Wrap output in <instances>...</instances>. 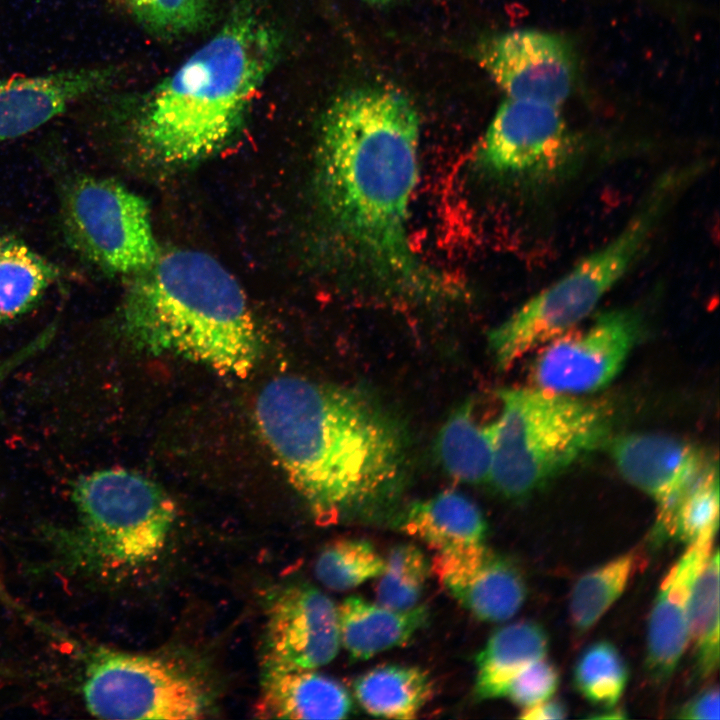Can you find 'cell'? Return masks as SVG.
<instances>
[{
	"mask_svg": "<svg viewBox=\"0 0 720 720\" xmlns=\"http://www.w3.org/2000/svg\"><path fill=\"white\" fill-rule=\"evenodd\" d=\"M119 69L83 66L30 76L0 77V144L24 136L73 104L107 91Z\"/></svg>",
	"mask_w": 720,
	"mask_h": 720,
	"instance_id": "15",
	"label": "cell"
},
{
	"mask_svg": "<svg viewBox=\"0 0 720 720\" xmlns=\"http://www.w3.org/2000/svg\"><path fill=\"white\" fill-rule=\"evenodd\" d=\"M558 685V669L542 658L526 666L508 683L504 697L523 709L551 698Z\"/></svg>",
	"mask_w": 720,
	"mask_h": 720,
	"instance_id": "32",
	"label": "cell"
},
{
	"mask_svg": "<svg viewBox=\"0 0 720 720\" xmlns=\"http://www.w3.org/2000/svg\"><path fill=\"white\" fill-rule=\"evenodd\" d=\"M353 690L363 709L373 716L413 719L430 700L433 684L419 667L391 664L360 675Z\"/></svg>",
	"mask_w": 720,
	"mask_h": 720,
	"instance_id": "24",
	"label": "cell"
},
{
	"mask_svg": "<svg viewBox=\"0 0 720 720\" xmlns=\"http://www.w3.org/2000/svg\"><path fill=\"white\" fill-rule=\"evenodd\" d=\"M628 681L627 665L618 649L608 641H598L579 657L573 672L577 691L593 704L613 707Z\"/></svg>",
	"mask_w": 720,
	"mask_h": 720,
	"instance_id": "28",
	"label": "cell"
},
{
	"mask_svg": "<svg viewBox=\"0 0 720 720\" xmlns=\"http://www.w3.org/2000/svg\"><path fill=\"white\" fill-rule=\"evenodd\" d=\"M256 417L320 525L372 516L402 490L408 467L405 434L368 393L281 376L260 392Z\"/></svg>",
	"mask_w": 720,
	"mask_h": 720,
	"instance_id": "2",
	"label": "cell"
},
{
	"mask_svg": "<svg viewBox=\"0 0 720 720\" xmlns=\"http://www.w3.org/2000/svg\"><path fill=\"white\" fill-rule=\"evenodd\" d=\"M384 561L376 588L377 602L397 610L418 605L430 571L421 549L409 543L400 544L391 549Z\"/></svg>",
	"mask_w": 720,
	"mask_h": 720,
	"instance_id": "29",
	"label": "cell"
},
{
	"mask_svg": "<svg viewBox=\"0 0 720 720\" xmlns=\"http://www.w3.org/2000/svg\"><path fill=\"white\" fill-rule=\"evenodd\" d=\"M59 204L66 242L100 270L135 276L158 259L147 203L122 184L74 174L62 183Z\"/></svg>",
	"mask_w": 720,
	"mask_h": 720,
	"instance_id": "8",
	"label": "cell"
},
{
	"mask_svg": "<svg viewBox=\"0 0 720 720\" xmlns=\"http://www.w3.org/2000/svg\"><path fill=\"white\" fill-rule=\"evenodd\" d=\"M87 710L102 719H198L206 699L198 681L156 657L100 650L82 683Z\"/></svg>",
	"mask_w": 720,
	"mask_h": 720,
	"instance_id": "9",
	"label": "cell"
},
{
	"mask_svg": "<svg viewBox=\"0 0 720 720\" xmlns=\"http://www.w3.org/2000/svg\"><path fill=\"white\" fill-rule=\"evenodd\" d=\"M719 525V472L708 464L682 496L674 511L670 536L690 544L703 535L716 534Z\"/></svg>",
	"mask_w": 720,
	"mask_h": 720,
	"instance_id": "30",
	"label": "cell"
},
{
	"mask_svg": "<svg viewBox=\"0 0 720 720\" xmlns=\"http://www.w3.org/2000/svg\"><path fill=\"white\" fill-rule=\"evenodd\" d=\"M498 396L502 412L489 482L509 499L541 488L610 433L611 414L599 402L537 386L505 388Z\"/></svg>",
	"mask_w": 720,
	"mask_h": 720,
	"instance_id": "6",
	"label": "cell"
},
{
	"mask_svg": "<svg viewBox=\"0 0 720 720\" xmlns=\"http://www.w3.org/2000/svg\"><path fill=\"white\" fill-rule=\"evenodd\" d=\"M689 641L695 673L710 676L719 664V553H711L693 584L689 603Z\"/></svg>",
	"mask_w": 720,
	"mask_h": 720,
	"instance_id": "25",
	"label": "cell"
},
{
	"mask_svg": "<svg viewBox=\"0 0 720 720\" xmlns=\"http://www.w3.org/2000/svg\"><path fill=\"white\" fill-rule=\"evenodd\" d=\"M640 330L631 309L601 314L586 329L545 345L532 367L535 386L578 395L607 386L623 368Z\"/></svg>",
	"mask_w": 720,
	"mask_h": 720,
	"instance_id": "10",
	"label": "cell"
},
{
	"mask_svg": "<svg viewBox=\"0 0 720 720\" xmlns=\"http://www.w3.org/2000/svg\"><path fill=\"white\" fill-rule=\"evenodd\" d=\"M640 553L629 551L582 575L570 596V620L586 633L619 598L638 567Z\"/></svg>",
	"mask_w": 720,
	"mask_h": 720,
	"instance_id": "26",
	"label": "cell"
},
{
	"mask_svg": "<svg viewBox=\"0 0 720 720\" xmlns=\"http://www.w3.org/2000/svg\"><path fill=\"white\" fill-rule=\"evenodd\" d=\"M567 716V708L560 700L550 698L523 708L519 718L527 720H554L564 719Z\"/></svg>",
	"mask_w": 720,
	"mask_h": 720,
	"instance_id": "35",
	"label": "cell"
},
{
	"mask_svg": "<svg viewBox=\"0 0 720 720\" xmlns=\"http://www.w3.org/2000/svg\"><path fill=\"white\" fill-rule=\"evenodd\" d=\"M677 718L689 720H718L719 689L711 686L680 707Z\"/></svg>",
	"mask_w": 720,
	"mask_h": 720,
	"instance_id": "33",
	"label": "cell"
},
{
	"mask_svg": "<svg viewBox=\"0 0 720 720\" xmlns=\"http://www.w3.org/2000/svg\"><path fill=\"white\" fill-rule=\"evenodd\" d=\"M351 704L338 681L313 670H267L257 713L262 718L342 719Z\"/></svg>",
	"mask_w": 720,
	"mask_h": 720,
	"instance_id": "18",
	"label": "cell"
},
{
	"mask_svg": "<svg viewBox=\"0 0 720 720\" xmlns=\"http://www.w3.org/2000/svg\"><path fill=\"white\" fill-rule=\"evenodd\" d=\"M477 58L508 98L559 107L574 88L573 49L556 34L517 30L495 35L480 44Z\"/></svg>",
	"mask_w": 720,
	"mask_h": 720,
	"instance_id": "11",
	"label": "cell"
},
{
	"mask_svg": "<svg viewBox=\"0 0 720 720\" xmlns=\"http://www.w3.org/2000/svg\"><path fill=\"white\" fill-rule=\"evenodd\" d=\"M715 534L688 544L664 577L652 607L646 668L656 682L670 678L689 642V603L695 579L712 553Z\"/></svg>",
	"mask_w": 720,
	"mask_h": 720,
	"instance_id": "17",
	"label": "cell"
},
{
	"mask_svg": "<svg viewBox=\"0 0 720 720\" xmlns=\"http://www.w3.org/2000/svg\"><path fill=\"white\" fill-rule=\"evenodd\" d=\"M606 711L592 716L597 719H623L626 717L624 711L620 708L608 707Z\"/></svg>",
	"mask_w": 720,
	"mask_h": 720,
	"instance_id": "36",
	"label": "cell"
},
{
	"mask_svg": "<svg viewBox=\"0 0 720 720\" xmlns=\"http://www.w3.org/2000/svg\"><path fill=\"white\" fill-rule=\"evenodd\" d=\"M340 646L337 607L316 587L290 586L272 603L266 629L267 670H314L330 663Z\"/></svg>",
	"mask_w": 720,
	"mask_h": 720,
	"instance_id": "14",
	"label": "cell"
},
{
	"mask_svg": "<svg viewBox=\"0 0 720 720\" xmlns=\"http://www.w3.org/2000/svg\"><path fill=\"white\" fill-rule=\"evenodd\" d=\"M363 1H366V2L372 3V4L384 5V4H390V3L398 2V1H401V0H363Z\"/></svg>",
	"mask_w": 720,
	"mask_h": 720,
	"instance_id": "37",
	"label": "cell"
},
{
	"mask_svg": "<svg viewBox=\"0 0 720 720\" xmlns=\"http://www.w3.org/2000/svg\"><path fill=\"white\" fill-rule=\"evenodd\" d=\"M430 568L445 590L482 621H506L526 599L520 569L483 543L437 553Z\"/></svg>",
	"mask_w": 720,
	"mask_h": 720,
	"instance_id": "16",
	"label": "cell"
},
{
	"mask_svg": "<svg viewBox=\"0 0 720 720\" xmlns=\"http://www.w3.org/2000/svg\"><path fill=\"white\" fill-rule=\"evenodd\" d=\"M281 42L261 12L237 8L133 109L129 129L136 143L174 164L218 150L277 63Z\"/></svg>",
	"mask_w": 720,
	"mask_h": 720,
	"instance_id": "3",
	"label": "cell"
},
{
	"mask_svg": "<svg viewBox=\"0 0 720 720\" xmlns=\"http://www.w3.org/2000/svg\"><path fill=\"white\" fill-rule=\"evenodd\" d=\"M63 278V270L23 240L0 234V323L37 305Z\"/></svg>",
	"mask_w": 720,
	"mask_h": 720,
	"instance_id": "22",
	"label": "cell"
},
{
	"mask_svg": "<svg viewBox=\"0 0 720 720\" xmlns=\"http://www.w3.org/2000/svg\"><path fill=\"white\" fill-rule=\"evenodd\" d=\"M138 23L163 37L202 28L210 17V0H117Z\"/></svg>",
	"mask_w": 720,
	"mask_h": 720,
	"instance_id": "31",
	"label": "cell"
},
{
	"mask_svg": "<svg viewBox=\"0 0 720 720\" xmlns=\"http://www.w3.org/2000/svg\"><path fill=\"white\" fill-rule=\"evenodd\" d=\"M496 432V420L480 424L474 416V404H462L444 423L438 437V454L446 472L464 483L489 482Z\"/></svg>",
	"mask_w": 720,
	"mask_h": 720,
	"instance_id": "23",
	"label": "cell"
},
{
	"mask_svg": "<svg viewBox=\"0 0 720 720\" xmlns=\"http://www.w3.org/2000/svg\"><path fill=\"white\" fill-rule=\"evenodd\" d=\"M569 146L570 137L558 106L507 98L481 139L477 162L495 174L539 173L559 164Z\"/></svg>",
	"mask_w": 720,
	"mask_h": 720,
	"instance_id": "12",
	"label": "cell"
},
{
	"mask_svg": "<svg viewBox=\"0 0 720 720\" xmlns=\"http://www.w3.org/2000/svg\"><path fill=\"white\" fill-rule=\"evenodd\" d=\"M399 527L437 553L483 543L487 530L479 507L453 490L410 504L401 514Z\"/></svg>",
	"mask_w": 720,
	"mask_h": 720,
	"instance_id": "20",
	"label": "cell"
},
{
	"mask_svg": "<svg viewBox=\"0 0 720 720\" xmlns=\"http://www.w3.org/2000/svg\"><path fill=\"white\" fill-rule=\"evenodd\" d=\"M610 452L623 478L656 502L653 536L664 540L678 502L710 461L694 444L655 433L621 435Z\"/></svg>",
	"mask_w": 720,
	"mask_h": 720,
	"instance_id": "13",
	"label": "cell"
},
{
	"mask_svg": "<svg viewBox=\"0 0 720 720\" xmlns=\"http://www.w3.org/2000/svg\"><path fill=\"white\" fill-rule=\"evenodd\" d=\"M690 175L679 171L661 177L614 239L491 330L488 344L497 367L511 368L585 319L636 262Z\"/></svg>",
	"mask_w": 720,
	"mask_h": 720,
	"instance_id": "5",
	"label": "cell"
},
{
	"mask_svg": "<svg viewBox=\"0 0 720 720\" xmlns=\"http://www.w3.org/2000/svg\"><path fill=\"white\" fill-rule=\"evenodd\" d=\"M384 563L368 541L341 538L322 549L315 563V574L327 588L347 591L379 577Z\"/></svg>",
	"mask_w": 720,
	"mask_h": 720,
	"instance_id": "27",
	"label": "cell"
},
{
	"mask_svg": "<svg viewBox=\"0 0 720 720\" xmlns=\"http://www.w3.org/2000/svg\"><path fill=\"white\" fill-rule=\"evenodd\" d=\"M548 647V635L536 622L519 621L497 629L476 656V698L504 697L508 683L526 666L545 658Z\"/></svg>",
	"mask_w": 720,
	"mask_h": 720,
	"instance_id": "21",
	"label": "cell"
},
{
	"mask_svg": "<svg viewBox=\"0 0 720 720\" xmlns=\"http://www.w3.org/2000/svg\"><path fill=\"white\" fill-rule=\"evenodd\" d=\"M72 498L78 524L63 536L71 561L126 570L147 564L165 547L175 505L145 476L121 468L95 471L75 482Z\"/></svg>",
	"mask_w": 720,
	"mask_h": 720,
	"instance_id": "7",
	"label": "cell"
},
{
	"mask_svg": "<svg viewBox=\"0 0 720 720\" xmlns=\"http://www.w3.org/2000/svg\"><path fill=\"white\" fill-rule=\"evenodd\" d=\"M337 612L340 643L353 660L406 644L429 618L424 605L397 610L359 596L347 597Z\"/></svg>",
	"mask_w": 720,
	"mask_h": 720,
	"instance_id": "19",
	"label": "cell"
},
{
	"mask_svg": "<svg viewBox=\"0 0 720 720\" xmlns=\"http://www.w3.org/2000/svg\"><path fill=\"white\" fill-rule=\"evenodd\" d=\"M56 331V326L50 324L38 336L31 340L25 346L11 354L8 358L0 362V383L4 381L12 372L24 364L31 357L41 351L50 343Z\"/></svg>",
	"mask_w": 720,
	"mask_h": 720,
	"instance_id": "34",
	"label": "cell"
},
{
	"mask_svg": "<svg viewBox=\"0 0 720 720\" xmlns=\"http://www.w3.org/2000/svg\"><path fill=\"white\" fill-rule=\"evenodd\" d=\"M420 123L412 102L382 85L344 91L323 114L316 159L321 206L344 256L375 280L426 300L461 287L411 246Z\"/></svg>",
	"mask_w": 720,
	"mask_h": 720,
	"instance_id": "1",
	"label": "cell"
},
{
	"mask_svg": "<svg viewBox=\"0 0 720 720\" xmlns=\"http://www.w3.org/2000/svg\"><path fill=\"white\" fill-rule=\"evenodd\" d=\"M120 325L140 350L179 356L222 375L247 376L259 354L243 289L220 262L197 250L159 255L135 275L123 297Z\"/></svg>",
	"mask_w": 720,
	"mask_h": 720,
	"instance_id": "4",
	"label": "cell"
}]
</instances>
